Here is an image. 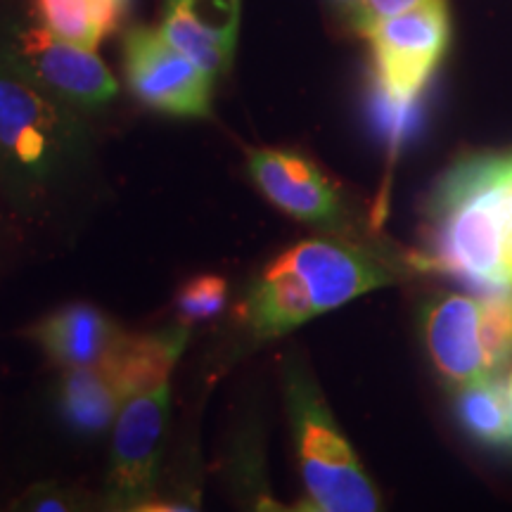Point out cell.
<instances>
[{
  "label": "cell",
  "mask_w": 512,
  "mask_h": 512,
  "mask_svg": "<svg viewBox=\"0 0 512 512\" xmlns=\"http://www.w3.org/2000/svg\"><path fill=\"white\" fill-rule=\"evenodd\" d=\"M86 112L57 100L0 57V190L19 209L67 185L91 162Z\"/></svg>",
  "instance_id": "2"
},
{
  "label": "cell",
  "mask_w": 512,
  "mask_h": 512,
  "mask_svg": "<svg viewBox=\"0 0 512 512\" xmlns=\"http://www.w3.org/2000/svg\"><path fill=\"white\" fill-rule=\"evenodd\" d=\"M373 117L380 131L392 143H401L418 124V100H401L384 93L380 86L373 88Z\"/></svg>",
  "instance_id": "19"
},
{
  "label": "cell",
  "mask_w": 512,
  "mask_h": 512,
  "mask_svg": "<svg viewBox=\"0 0 512 512\" xmlns=\"http://www.w3.org/2000/svg\"><path fill=\"white\" fill-rule=\"evenodd\" d=\"M420 3H425V0H358L354 8H351V22L363 34V31L382 22V19L401 15V12L411 10Z\"/></svg>",
  "instance_id": "21"
},
{
  "label": "cell",
  "mask_w": 512,
  "mask_h": 512,
  "mask_svg": "<svg viewBox=\"0 0 512 512\" xmlns=\"http://www.w3.org/2000/svg\"><path fill=\"white\" fill-rule=\"evenodd\" d=\"M420 261L482 292H512V152L465 159L441 178Z\"/></svg>",
  "instance_id": "1"
},
{
  "label": "cell",
  "mask_w": 512,
  "mask_h": 512,
  "mask_svg": "<svg viewBox=\"0 0 512 512\" xmlns=\"http://www.w3.org/2000/svg\"><path fill=\"white\" fill-rule=\"evenodd\" d=\"M247 171L261 195L292 219L330 233L347 228V209L337 185L302 152L256 147L247 157Z\"/></svg>",
  "instance_id": "9"
},
{
  "label": "cell",
  "mask_w": 512,
  "mask_h": 512,
  "mask_svg": "<svg viewBox=\"0 0 512 512\" xmlns=\"http://www.w3.org/2000/svg\"><path fill=\"white\" fill-rule=\"evenodd\" d=\"M335 3H337V5H342V8L351 10V8H354V5L358 3V0H335Z\"/></svg>",
  "instance_id": "23"
},
{
  "label": "cell",
  "mask_w": 512,
  "mask_h": 512,
  "mask_svg": "<svg viewBox=\"0 0 512 512\" xmlns=\"http://www.w3.org/2000/svg\"><path fill=\"white\" fill-rule=\"evenodd\" d=\"M171 415V389L162 384L121 403L112 425V451L102 508L147 510L155 498L164 434Z\"/></svg>",
  "instance_id": "6"
},
{
  "label": "cell",
  "mask_w": 512,
  "mask_h": 512,
  "mask_svg": "<svg viewBox=\"0 0 512 512\" xmlns=\"http://www.w3.org/2000/svg\"><path fill=\"white\" fill-rule=\"evenodd\" d=\"M392 280L375 256L351 242L304 240L256 275L242 302V320L259 342L283 337Z\"/></svg>",
  "instance_id": "3"
},
{
  "label": "cell",
  "mask_w": 512,
  "mask_h": 512,
  "mask_svg": "<svg viewBox=\"0 0 512 512\" xmlns=\"http://www.w3.org/2000/svg\"><path fill=\"white\" fill-rule=\"evenodd\" d=\"M0 57L38 88L81 112H98L117 98L119 83L91 48L50 34L38 22L0 29Z\"/></svg>",
  "instance_id": "5"
},
{
  "label": "cell",
  "mask_w": 512,
  "mask_h": 512,
  "mask_svg": "<svg viewBox=\"0 0 512 512\" xmlns=\"http://www.w3.org/2000/svg\"><path fill=\"white\" fill-rule=\"evenodd\" d=\"M121 399L100 366L62 368L55 387V406L64 425L79 437H100L112 430Z\"/></svg>",
  "instance_id": "14"
},
{
  "label": "cell",
  "mask_w": 512,
  "mask_h": 512,
  "mask_svg": "<svg viewBox=\"0 0 512 512\" xmlns=\"http://www.w3.org/2000/svg\"><path fill=\"white\" fill-rule=\"evenodd\" d=\"M458 418L477 441L489 446H512V415L505 384L491 375L458 387Z\"/></svg>",
  "instance_id": "16"
},
{
  "label": "cell",
  "mask_w": 512,
  "mask_h": 512,
  "mask_svg": "<svg viewBox=\"0 0 512 512\" xmlns=\"http://www.w3.org/2000/svg\"><path fill=\"white\" fill-rule=\"evenodd\" d=\"M119 332V325L98 306L72 302L34 323L29 337L55 366L81 368L98 366Z\"/></svg>",
  "instance_id": "13"
},
{
  "label": "cell",
  "mask_w": 512,
  "mask_h": 512,
  "mask_svg": "<svg viewBox=\"0 0 512 512\" xmlns=\"http://www.w3.org/2000/svg\"><path fill=\"white\" fill-rule=\"evenodd\" d=\"M88 503L74 489L55 484V482H36L31 484L22 496L12 503V510L24 512H67V510H86Z\"/></svg>",
  "instance_id": "20"
},
{
  "label": "cell",
  "mask_w": 512,
  "mask_h": 512,
  "mask_svg": "<svg viewBox=\"0 0 512 512\" xmlns=\"http://www.w3.org/2000/svg\"><path fill=\"white\" fill-rule=\"evenodd\" d=\"M482 302L467 294H444L427 304L422 313V335L439 375L448 382L463 384L486 373L482 335H479Z\"/></svg>",
  "instance_id": "11"
},
{
  "label": "cell",
  "mask_w": 512,
  "mask_h": 512,
  "mask_svg": "<svg viewBox=\"0 0 512 512\" xmlns=\"http://www.w3.org/2000/svg\"><path fill=\"white\" fill-rule=\"evenodd\" d=\"M188 339L190 323L185 320L152 332L121 330L98 366L126 401L169 384L171 370L188 347Z\"/></svg>",
  "instance_id": "12"
},
{
  "label": "cell",
  "mask_w": 512,
  "mask_h": 512,
  "mask_svg": "<svg viewBox=\"0 0 512 512\" xmlns=\"http://www.w3.org/2000/svg\"><path fill=\"white\" fill-rule=\"evenodd\" d=\"M479 302H482L479 335H482L486 373L494 375L512 356V292H486Z\"/></svg>",
  "instance_id": "17"
},
{
  "label": "cell",
  "mask_w": 512,
  "mask_h": 512,
  "mask_svg": "<svg viewBox=\"0 0 512 512\" xmlns=\"http://www.w3.org/2000/svg\"><path fill=\"white\" fill-rule=\"evenodd\" d=\"M505 394H508V403H510V415H512V370H510L508 380H505Z\"/></svg>",
  "instance_id": "22"
},
{
  "label": "cell",
  "mask_w": 512,
  "mask_h": 512,
  "mask_svg": "<svg viewBox=\"0 0 512 512\" xmlns=\"http://www.w3.org/2000/svg\"><path fill=\"white\" fill-rule=\"evenodd\" d=\"M283 394L309 503L306 508L316 512L380 510V494L337 427L318 384L294 356L283 363Z\"/></svg>",
  "instance_id": "4"
},
{
  "label": "cell",
  "mask_w": 512,
  "mask_h": 512,
  "mask_svg": "<svg viewBox=\"0 0 512 512\" xmlns=\"http://www.w3.org/2000/svg\"><path fill=\"white\" fill-rule=\"evenodd\" d=\"M373 48L375 86L401 100H418L451 43L446 0H425L363 31Z\"/></svg>",
  "instance_id": "7"
},
{
  "label": "cell",
  "mask_w": 512,
  "mask_h": 512,
  "mask_svg": "<svg viewBox=\"0 0 512 512\" xmlns=\"http://www.w3.org/2000/svg\"><path fill=\"white\" fill-rule=\"evenodd\" d=\"M131 8L133 0H31L34 22L91 50L124 24Z\"/></svg>",
  "instance_id": "15"
},
{
  "label": "cell",
  "mask_w": 512,
  "mask_h": 512,
  "mask_svg": "<svg viewBox=\"0 0 512 512\" xmlns=\"http://www.w3.org/2000/svg\"><path fill=\"white\" fill-rule=\"evenodd\" d=\"M124 72L131 93L150 110L181 119L211 117L216 79L171 46L159 29L126 31Z\"/></svg>",
  "instance_id": "8"
},
{
  "label": "cell",
  "mask_w": 512,
  "mask_h": 512,
  "mask_svg": "<svg viewBox=\"0 0 512 512\" xmlns=\"http://www.w3.org/2000/svg\"><path fill=\"white\" fill-rule=\"evenodd\" d=\"M228 302V283L221 275H197L181 287L176 297L178 313L185 323L219 316Z\"/></svg>",
  "instance_id": "18"
},
{
  "label": "cell",
  "mask_w": 512,
  "mask_h": 512,
  "mask_svg": "<svg viewBox=\"0 0 512 512\" xmlns=\"http://www.w3.org/2000/svg\"><path fill=\"white\" fill-rule=\"evenodd\" d=\"M242 0H164L159 31L197 67L219 79L238 48Z\"/></svg>",
  "instance_id": "10"
}]
</instances>
